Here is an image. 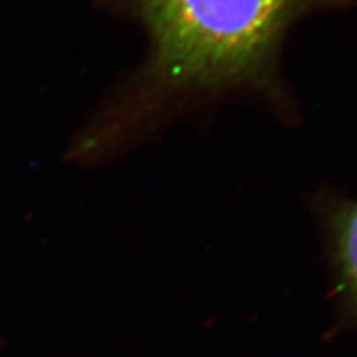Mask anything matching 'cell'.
Instances as JSON below:
<instances>
[{"mask_svg":"<svg viewBox=\"0 0 357 357\" xmlns=\"http://www.w3.org/2000/svg\"><path fill=\"white\" fill-rule=\"evenodd\" d=\"M151 31L155 69L172 85L261 77L278 39L320 0H131Z\"/></svg>","mask_w":357,"mask_h":357,"instance_id":"cell-1","label":"cell"},{"mask_svg":"<svg viewBox=\"0 0 357 357\" xmlns=\"http://www.w3.org/2000/svg\"><path fill=\"white\" fill-rule=\"evenodd\" d=\"M332 232L341 287L357 308V203L341 204L335 210Z\"/></svg>","mask_w":357,"mask_h":357,"instance_id":"cell-2","label":"cell"}]
</instances>
